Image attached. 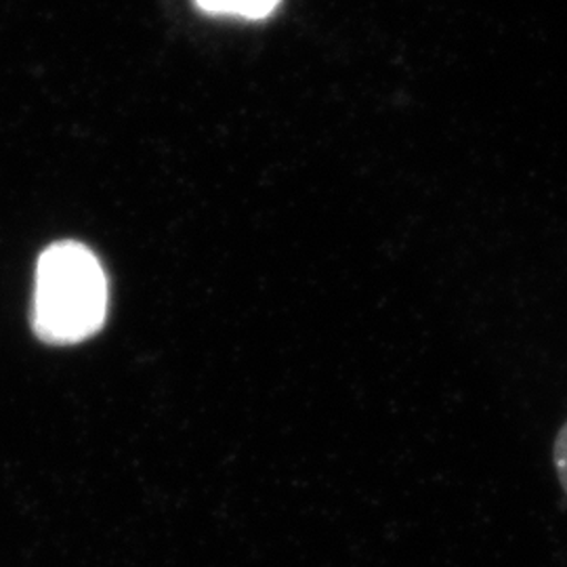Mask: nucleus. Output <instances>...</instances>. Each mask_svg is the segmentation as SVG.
Returning a JSON list of instances; mask_svg holds the SVG:
<instances>
[{"mask_svg": "<svg viewBox=\"0 0 567 567\" xmlns=\"http://www.w3.org/2000/svg\"><path fill=\"white\" fill-rule=\"evenodd\" d=\"M204 13L229 16L243 20H265L269 18L280 0H196Z\"/></svg>", "mask_w": 567, "mask_h": 567, "instance_id": "obj_2", "label": "nucleus"}, {"mask_svg": "<svg viewBox=\"0 0 567 567\" xmlns=\"http://www.w3.org/2000/svg\"><path fill=\"white\" fill-rule=\"evenodd\" d=\"M107 278L100 259L79 243L49 246L39 259L32 324L49 344H76L102 330Z\"/></svg>", "mask_w": 567, "mask_h": 567, "instance_id": "obj_1", "label": "nucleus"}, {"mask_svg": "<svg viewBox=\"0 0 567 567\" xmlns=\"http://www.w3.org/2000/svg\"><path fill=\"white\" fill-rule=\"evenodd\" d=\"M553 463H555V471H557V480H559L561 489H564V494L567 496V421L559 429L557 437H555Z\"/></svg>", "mask_w": 567, "mask_h": 567, "instance_id": "obj_3", "label": "nucleus"}]
</instances>
